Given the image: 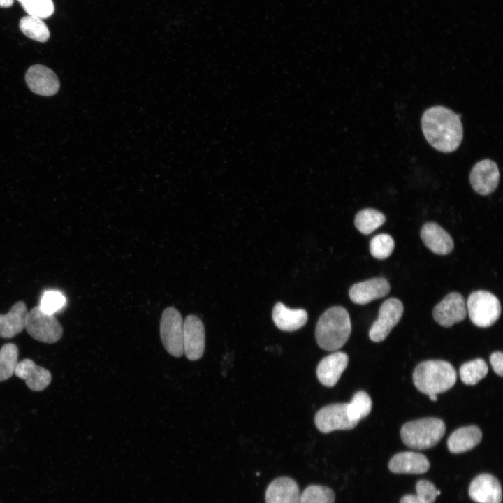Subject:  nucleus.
Wrapping results in <instances>:
<instances>
[{
	"label": "nucleus",
	"instance_id": "obj_1",
	"mask_svg": "<svg viewBox=\"0 0 503 503\" xmlns=\"http://www.w3.org/2000/svg\"><path fill=\"white\" fill-rule=\"evenodd\" d=\"M460 115L442 105L432 106L423 112L421 128L426 140L439 152L455 151L463 137Z\"/></svg>",
	"mask_w": 503,
	"mask_h": 503
},
{
	"label": "nucleus",
	"instance_id": "obj_2",
	"mask_svg": "<svg viewBox=\"0 0 503 503\" xmlns=\"http://www.w3.org/2000/svg\"><path fill=\"white\" fill-rule=\"evenodd\" d=\"M351 332V320L347 311L336 306L327 309L319 319L315 337L323 349L335 351L348 340Z\"/></svg>",
	"mask_w": 503,
	"mask_h": 503
},
{
	"label": "nucleus",
	"instance_id": "obj_3",
	"mask_svg": "<svg viewBox=\"0 0 503 503\" xmlns=\"http://www.w3.org/2000/svg\"><path fill=\"white\" fill-rule=\"evenodd\" d=\"M457 373L449 362L426 360L419 363L413 372V382L421 393L438 394L447 391L456 382Z\"/></svg>",
	"mask_w": 503,
	"mask_h": 503
},
{
	"label": "nucleus",
	"instance_id": "obj_4",
	"mask_svg": "<svg viewBox=\"0 0 503 503\" xmlns=\"http://www.w3.org/2000/svg\"><path fill=\"white\" fill-rule=\"evenodd\" d=\"M445 431L446 426L442 420L429 417L406 423L401 428L400 435L408 447L423 450L435 446Z\"/></svg>",
	"mask_w": 503,
	"mask_h": 503
},
{
	"label": "nucleus",
	"instance_id": "obj_5",
	"mask_svg": "<svg viewBox=\"0 0 503 503\" xmlns=\"http://www.w3.org/2000/svg\"><path fill=\"white\" fill-rule=\"evenodd\" d=\"M466 307L471 321L481 328L493 325L501 314L498 298L487 291L472 292L468 297Z\"/></svg>",
	"mask_w": 503,
	"mask_h": 503
},
{
	"label": "nucleus",
	"instance_id": "obj_6",
	"mask_svg": "<svg viewBox=\"0 0 503 503\" xmlns=\"http://www.w3.org/2000/svg\"><path fill=\"white\" fill-rule=\"evenodd\" d=\"M24 329L36 340L48 344L57 342L63 334L54 315L43 312L38 305L28 311Z\"/></svg>",
	"mask_w": 503,
	"mask_h": 503
},
{
	"label": "nucleus",
	"instance_id": "obj_7",
	"mask_svg": "<svg viewBox=\"0 0 503 503\" xmlns=\"http://www.w3.org/2000/svg\"><path fill=\"white\" fill-rule=\"evenodd\" d=\"M183 328L184 321L180 312L173 307H166L161 318L160 337L167 352L177 358L184 353Z\"/></svg>",
	"mask_w": 503,
	"mask_h": 503
},
{
	"label": "nucleus",
	"instance_id": "obj_8",
	"mask_svg": "<svg viewBox=\"0 0 503 503\" xmlns=\"http://www.w3.org/2000/svg\"><path fill=\"white\" fill-rule=\"evenodd\" d=\"M404 311L402 302L392 298L384 301L379 307L378 317L370 331V340L375 342L385 340L400 320Z\"/></svg>",
	"mask_w": 503,
	"mask_h": 503
},
{
	"label": "nucleus",
	"instance_id": "obj_9",
	"mask_svg": "<svg viewBox=\"0 0 503 503\" xmlns=\"http://www.w3.org/2000/svg\"><path fill=\"white\" fill-rule=\"evenodd\" d=\"M314 423L317 429L323 433L337 430H350L358 424L349 419L347 403L332 404L322 407L316 414Z\"/></svg>",
	"mask_w": 503,
	"mask_h": 503
},
{
	"label": "nucleus",
	"instance_id": "obj_10",
	"mask_svg": "<svg viewBox=\"0 0 503 503\" xmlns=\"http://www.w3.org/2000/svg\"><path fill=\"white\" fill-rule=\"evenodd\" d=\"M435 321L443 327H450L463 321L467 316L466 302L458 292L446 295L433 309Z\"/></svg>",
	"mask_w": 503,
	"mask_h": 503
},
{
	"label": "nucleus",
	"instance_id": "obj_11",
	"mask_svg": "<svg viewBox=\"0 0 503 503\" xmlns=\"http://www.w3.org/2000/svg\"><path fill=\"white\" fill-rule=\"evenodd\" d=\"M205 347V328L195 315L186 317L183 328V348L186 357L192 361L200 359Z\"/></svg>",
	"mask_w": 503,
	"mask_h": 503
},
{
	"label": "nucleus",
	"instance_id": "obj_12",
	"mask_svg": "<svg viewBox=\"0 0 503 503\" xmlns=\"http://www.w3.org/2000/svg\"><path fill=\"white\" fill-rule=\"evenodd\" d=\"M499 180L498 167L494 161L489 159L477 162L469 173L472 187L482 196L493 193L498 186Z\"/></svg>",
	"mask_w": 503,
	"mask_h": 503
},
{
	"label": "nucleus",
	"instance_id": "obj_13",
	"mask_svg": "<svg viewBox=\"0 0 503 503\" xmlns=\"http://www.w3.org/2000/svg\"><path fill=\"white\" fill-rule=\"evenodd\" d=\"M469 495L477 503H501L502 500L501 484L490 474H479L470 483Z\"/></svg>",
	"mask_w": 503,
	"mask_h": 503
},
{
	"label": "nucleus",
	"instance_id": "obj_14",
	"mask_svg": "<svg viewBox=\"0 0 503 503\" xmlns=\"http://www.w3.org/2000/svg\"><path fill=\"white\" fill-rule=\"evenodd\" d=\"M29 89L41 96H52L59 89V81L56 74L49 68L36 64L31 66L25 75Z\"/></svg>",
	"mask_w": 503,
	"mask_h": 503
},
{
	"label": "nucleus",
	"instance_id": "obj_15",
	"mask_svg": "<svg viewBox=\"0 0 503 503\" xmlns=\"http://www.w3.org/2000/svg\"><path fill=\"white\" fill-rule=\"evenodd\" d=\"M391 289L389 282L383 277H375L353 284L349 289L352 302L365 305L386 296Z\"/></svg>",
	"mask_w": 503,
	"mask_h": 503
},
{
	"label": "nucleus",
	"instance_id": "obj_16",
	"mask_svg": "<svg viewBox=\"0 0 503 503\" xmlns=\"http://www.w3.org/2000/svg\"><path fill=\"white\" fill-rule=\"evenodd\" d=\"M349 358L342 351L334 352L319 363L316 375L319 381L327 387L334 386L348 365Z\"/></svg>",
	"mask_w": 503,
	"mask_h": 503
},
{
	"label": "nucleus",
	"instance_id": "obj_17",
	"mask_svg": "<svg viewBox=\"0 0 503 503\" xmlns=\"http://www.w3.org/2000/svg\"><path fill=\"white\" fill-rule=\"evenodd\" d=\"M265 503H300V492L297 483L287 476L272 481L265 490Z\"/></svg>",
	"mask_w": 503,
	"mask_h": 503
},
{
	"label": "nucleus",
	"instance_id": "obj_18",
	"mask_svg": "<svg viewBox=\"0 0 503 503\" xmlns=\"http://www.w3.org/2000/svg\"><path fill=\"white\" fill-rule=\"evenodd\" d=\"M27 386L34 391H41L50 384L52 375L47 369L37 365L32 360L24 358L18 362L15 372Z\"/></svg>",
	"mask_w": 503,
	"mask_h": 503
},
{
	"label": "nucleus",
	"instance_id": "obj_19",
	"mask_svg": "<svg viewBox=\"0 0 503 503\" xmlns=\"http://www.w3.org/2000/svg\"><path fill=\"white\" fill-rule=\"evenodd\" d=\"M420 236L425 245L436 254L446 255L453 249L452 238L437 223H425L421 228Z\"/></svg>",
	"mask_w": 503,
	"mask_h": 503
},
{
	"label": "nucleus",
	"instance_id": "obj_20",
	"mask_svg": "<svg viewBox=\"0 0 503 503\" xmlns=\"http://www.w3.org/2000/svg\"><path fill=\"white\" fill-rule=\"evenodd\" d=\"M388 468L395 474H419L429 469L430 462L421 453L405 451L395 455L389 461Z\"/></svg>",
	"mask_w": 503,
	"mask_h": 503
},
{
	"label": "nucleus",
	"instance_id": "obj_21",
	"mask_svg": "<svg viewBox=\"0 0 503 503\" xmlns=\"http://www.w3.org/2000/svg\"><path fill=\"white\" fill-rule=\"evenodd\" d=\"M28 310L24 302H15L6 314H0V337L10 339L24 328Z\"/></svg>",
	"mask_w": 503,
	"mask_h": 503
},
{
	"label": "nucleus",
	"instance_id": "obj_22",
	"mask_svg": "<svg viewBox=\"0 0 503 503\" xmlns=\"http://www.w3.org/2000/svg\"><path fill=\"white\" fill-rule=\"evenodd\" d=\"M308 315L302 309H292L282 302H277L272 310V319L278 328L284 331H294L302 328L307 321Z\"/></svg>",
	"mask_w": 503,
	"mask_h": 503
},
{
	"label": "nucleus",
	"instance_id": "obj_23",
	"mask_svg": "<svg viewBox=\"0 0 503 503\" xmlns=\"http://www.w3.org/2000/svg\"><path fill=\"white\" fill-rule=\"evenodd\" d=\"M482 439V432L476 425L461 427L448 438L447 446L453 453H461L476 446Z\"/></svg>",
	"mask_w": 503,
	"mask_h": 503
},
{
	"label": "nucleus",
	"instance_id": "obj_24",
	"mask_svg": "<svg viewBox=\"0 0 503 503\" xmlns=\"http://www.w3.org/2000/svg\"><path fill=\"white\" fill-rule=\"evenodd\" d=\"M386 220L385 215L380 211L372 208H366L356 214L354 224L361 233L368 235L383 225Z\"/></svg>",
	"mask_w": 503,
	"mask_h": 503
},
{
	"label": "nucleus",
	"instance_id": "obj_25",
	"mask_svg": "<svg viewBox=\"0 0 503 503\" xmlns=\"http://www.w3.org/2000/svg\"><path fill=\"white\" fill-rule=\"evenodd\" d=\"M19 27L26 36L39 42H45L50 37V31L46 24L36 17L27 15L22 17Z\"/></svg>",
	"mask_w": 503,
	"mask_h": 503
},
{
	"label": "nucleus",
	"instance_id": "obj_26",
	"mask_svg": "<svg viewBox=\"0 0 503 503\" xmlns=\"http://www.w3.org/2000/svg\"><path fill=\"white\" fill-rule=\"evenodd\" d=\"M372 402L369 395L363 391L356 392L349 403H347V411L349 419L357 422L369 415Z\"/></svg>",
	"mask_w": 503,
	"mask_h": 503
},
{
	"label": "nucleus",
	"instance_id": "obj_27",
	"mask_svg": "<svg viewBox=\"0 0 503 503\" xmlns=\"http://www.w3.org/2000/svg\"><path fill=\"white\" fill-rule=\"evenodd\" d=\"M18 353V348L13 343H6L0 349V382L15 374Z\"/></svg>",
	"mask_w": 503,
	"mask_h": 503
},
{
	"label": "nucleus",
	"instance_id": "obj_28",
	"mask_svg": "<svg viewBox=\"0 0 503 503\" xmlns=\"http://www.w3.org/2000/svg\"><path fill=\"white\" fill-rule=\"evenodd\" d=\"M488 367L484 360L477 358L463 363L459 370L461 381L466 385H475L488 374Z\"/></svg>",
	"mask_w": 503,
	"mask_h": 503
},
{
	"label": "nucleus",
	"instance_id": "obj_29",
	"mask_svg": "<svg viewBox=\"0 0 503 503\" xmlns=\"http://www.w3.org/2000/svg\"><path fill=\"white\" fill-rule=\"evenodd\" d=\"M333 490L325 486L310 485L300 493V503H334Z\"/></svg>",
	"mask_w": 503,
	"mask_h": 503
},
{
	"label": "nucleus",
	"instance_id": "obj_30",
	"mask_svg": "<svg viewBox=\"0 0 503 503\" xmlns=\"http://www.w3.org/2000/svg\"><path fill=\"white\" fill-rule=\"evenodd\" d=\"M395 242L393 238L386 233H381L372 238L370 242L371 255L379 260L387 258L393 252Z\"/></svg>",
	"mask_w": 503,
	"mask_h": 503
},
{
	"label": "nucleus",
	"instance_id": "obj_31",
	"mask_svg": "<svg viewBox=\"0 0 503 503\" xmlns=\"http://www.w3.org/2000/svg\"><path fill=\"white\" fill-rule=\"evenodd\" d=\"M28 15L45 19L54 11L52 0H17Z\"/></svg>",
	"mask_w": 503,
	"mask_h": 503
},
{
	"label": "nucleus",
	"instance_id": "obj_32",
	"mask_svg": "<svg viewBox=\"0 0 503 503\" xmlns=\"http://www.w3.org/2000/svg\"><path fill=\"white\" fill-rule=\"evenodd\" d=\"M66 300L65 296L60 291L50 290L43 293L38 306L43 312L54 314L64 307Z\"/></svg>",
	"mask_w": 503,
	"mask_h": 503
},
{
	"label": "nucleus",
	"instance_id": "obj_33",
	"mask_svg": "<svg viewBox=\"0 0 503 503\" xmlns=\"http://www.w3.org/2000/svg\"><path fill=\"white\" fill-rule=\"evenodd\" d=\"M416 495L426 503H434L437 496L435 486L427 480H420L416 484Z\"/></svg>",
	"mask_w": 503,
	"mask_h": 503
},
{
	"label": "nucleus",
	"instance_id": "obj_34",
	"mask_svg": "<svg viewBox=\"0 0 503 503\" xmlns=\"http://www.w3.org/2000/svg\"><path fill=\"white\" fill-rule=\"evenodd\" d=\"M490 362L494 372L502 377L503 374V353L501 351H495L490 356Z\"/></svg>",
	"mask_w": 503,
	"mask_h": 503
},
{
	"label": "nucleus",
	"instance_id": "obj_35",
	"mask_svg": "<svg viewBox=\"0 0 503 503\" xmlns=\"http://www.w3.org/2000/svg\"><path fill=\"white\" fill-rule=\"evenodd\" d=\"M400 503H426L422 498L416 495H405L400 501Z\"/></svg>",
	"mask_w": 503,
	"mask_h": 503
},
{
	"label": "nucleus",
	"instance_id": "obj_36",
	"mask_svg": "<svg viewBox=\"0 0 503 503\" xmlns=\"http://www.w3.org/2000/svg\"><path fill=\"white\" fill-rule=\"evenodd\" d=\"M13 0H0V8H9L13 4Z\"/></svg>",
	"mask_w": 503,
	"mask_h": 503
},
{
	"label": "nucleus",
	"instance_id": "obj_37",
	"mask_svg": "<svg viewBox=\"0 0 503 503\" xmlns=\"http://www.w3.org/2000/svg\"><path fill=\"white\" fill-rule=\"evenodd\" d=\"M428 396H429L430 400L432 401H437L438 399L436 394H430V395H428Z\"/></svg>",
	"mask_w": 503,
	"mask_h": 503
}]
</instances>
